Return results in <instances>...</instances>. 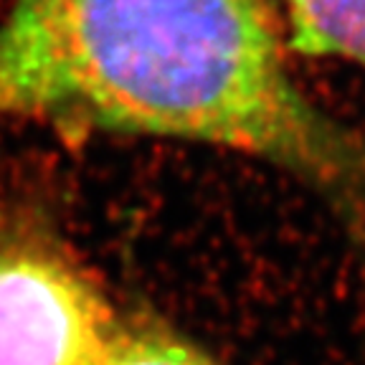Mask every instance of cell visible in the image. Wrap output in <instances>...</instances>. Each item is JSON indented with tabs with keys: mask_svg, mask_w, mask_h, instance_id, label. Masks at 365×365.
Wrapping results in <instances>:
<instances>
[{
	"mask_svg": "<svg viewBox=\"0 0 365 365\" xmlns=\"http://www.w3.org/2000/svg\"><path fill=\"white\" fill-rule=\"evenodd\" d=\"M0 117L216 145L322 185L365 170L358 145L294 86L262 0H13Z\"/></svg>",
	"mask_w": 365,
	"mask_h": 365,
	"instance_id": "1",
	"label": "cell"
},
{
	"mask_svg": "<svg viewBox=\"0 0 365 365\" xmlns=\"http://www.w3.org/2000/svg\"><path fill=\"white\" fill-rule=\"evenodd\" d=\"M102 365H221L168 325L145 314L127 317L125 330Z\"/></svg>",
	"mask_w": 365,
	"mask_h": 365,
	"instance_id": "4",
	"label": "cell"
},
{
	"mask_svg": "<svg viewBox=\"0 0 365 365\" xmlns=\"http://www.w3.org/2000/svg\"><path fill=\"white\" fill-rule=\"evenodd\" d=\"M125 322L56 236L38 226L0 231V365H102Z\"/></svg>",
	"mask_w": 365,
	"mask_h": 365,
	"instance_id": "2",
	"label": "cell"
},
{
	"mask_svg": "<svg viewBox=\"0 0 365 365\" xmlns=\"http://www.w3.org/2000/svg\"><path fill=\"white\" fill-rule=\"evenodd\" d=\"M289 46L365 66V0H287Z\"/></svg>",
	"mask_w": 365,
	"mask_h": 365,
	"instance_id": "3",
	"label": "cell"
}]
</instances>
